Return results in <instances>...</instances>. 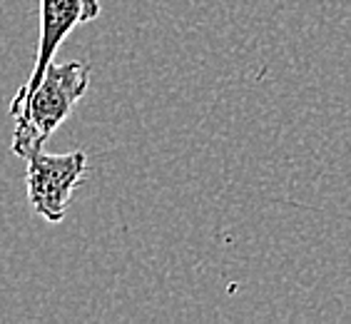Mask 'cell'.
I'll use <instances>...</instances> for the list:
<instances>
[{
    "label": "cell",
    "instance_id": "1",
    "mask_svg": "<svg viewBox=\"0 0 351 324\" xmlns=\"http://www.w3.org/2000/svg\"><path fill=\"white\" fill-rule=\"evenodd\" d=\"M90 88V65L70 60L62 65L50 62L38 82V88L27 95L18 113L13 115L15 130L10 150L27 160L35 150H40L47 137L68 120L73 108Z\"/></svg>",
    "mask_w": 351,
    "mask_h": 324
},
{
    "label": "cell",
    "instance_id": "2",
    "mask_svg": "<svg viewBox=\"0 0 351 324\" xmlns=\"http://www.w3.org/2000/svg\"><path fill=\"white\" fill-rule=\"evenodd\" d=\"M25 189L33 209L50 224H58L70 207V197L88 177L90 165L82 150L65 155H50L35 150L25 160Z\"/></svg>",
    "mask_w": 351,
    "mask_h": 324
},
{
    "label": "cell",
    "instance_id": "3",
    "mask_svg": "<svg viewBox=\"0 0 351 324\" xmlns=\"http://www.w3.org/2000/svg\"><path fill=\"white\" fill-rule=\"evenodd\" d=\"M100 0H40V38H38V53H35L33 68L27 73L25 82L21 90L15 93L13 102H10V117L18 113L27 95L38 88V82L43 80L47 65L55 62V53L62 45V40L73 33L77 25L93 23L95 18H100Z\"/></svg>",
    "mask_w": 351,
    "mask_h": 324
}]
</instances>
